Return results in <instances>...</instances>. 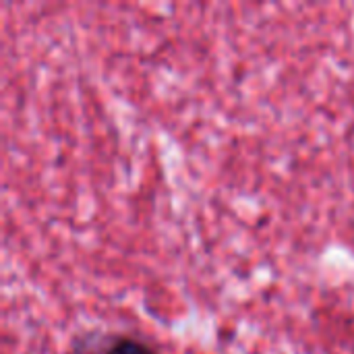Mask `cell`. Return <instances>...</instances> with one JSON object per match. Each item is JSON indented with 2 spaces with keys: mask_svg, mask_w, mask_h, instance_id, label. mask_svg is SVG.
I'll list each match as a JSON object with an SVG mask.
<instances>
[{
  "mask_svg": "<svg viewBox=\"0 0 354 354\" xmlns=\"http://www.w3.org/2000/svg\"><path fill=\"white\" fill-rule=\"evenodd\" d=\"M104 354H153V351H149V348H147L145 344H141V342L122 338V340L114 342Z\"/></svg>",
  "mask_w": 354,
  "mask_h": 354,
  "instance_id": "cell-1",
  "label": "cell"
}]
</instances>
